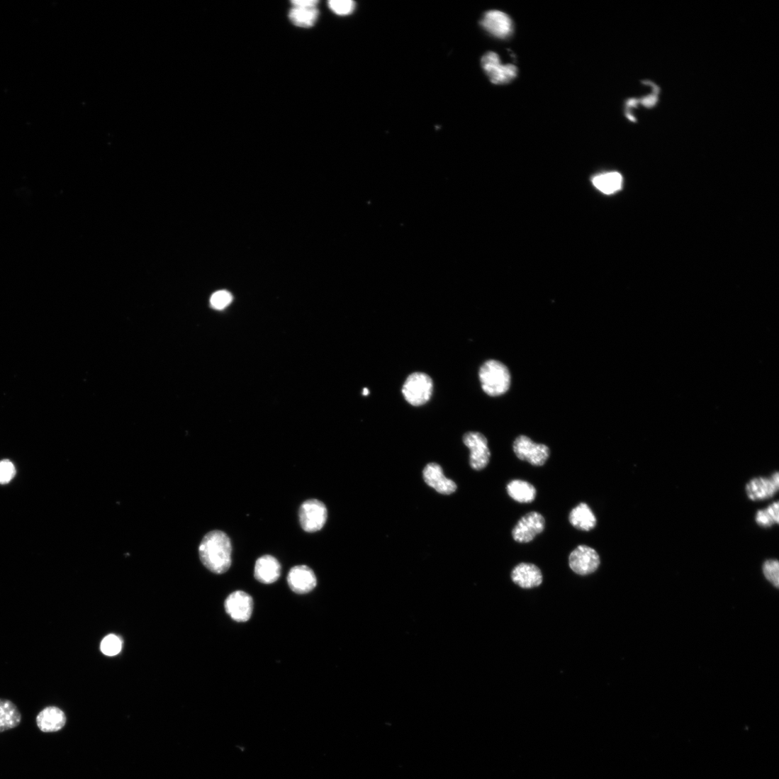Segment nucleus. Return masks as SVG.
<instances>
[{
	"label": "nucleus",
	"instance_id": "nucleus-3",
	"mask_svg": "<svg viewBox=\"0 0 779 779\" xmlns=\"http://www.w3.org/2000/svg\"><path fill=\"white\" fill-rule=\"evenodd\" d=\"M433 392L432 379L423 373L410 375L405 381L402 393L405 400L415 406L427 403Z\"/></svg>",
	"mask_w": 779,
	"mask_h": 779
},
{
	"label": "nucleus",
	"instance_id": "nucleus-21",
	"mask_svg": "<svg viewBox=\"0 0 779 779\" xmlns=\"http://www.w3.org/2000/svg\"><path fill=\"white\" fill-rule=\"evenodd\" d=\"M593 183L603 194H612L622 189L623 178L620 173L610 172L596 176Z\"/></svg>",
	"mask_w": 779,
	"mask_h": 779
},
{
	"label": "nucleus",
	"instance_id": "nucleus-11",
	"mask_svg": "<svg viewBox=\"0 0 779 779\" xmlns=\"http://www.w3.org/2000/svg\"><path fill=\"white\" fill-rule=\"evenodd\" d=\"M225 608L230 618L236 622L250 621L254 610V600L250 595L243 591L231 593L225 600Z\"/></svg>",
	"mask_w": 779,
	"mask_h": 779
},
{
	"label": "nucleus",
	"instance_id": "nucleus-1",
	"mask_svg": "<svg viewBox=\"0 0 779 779\" xmlns=\"http://www.w3.org/2000/svg\"><path fill=\"white\" fill-rule=\"evenodd\" d=\"M198 554L203 566L217 575H222L230 568L232 544L228 536L221 530H213L203 537Z\"/></svg>",
	"mask_w": 779,
	"mask_h": 779
},
{
	"label": "nucleus",
	"instance_id": "nucleus-9",
	"mask_svg": "<svg viewBox=\"0 0 779 779\" xmlns=\"http://www.w3.org/2000/svg\"><path fill=\"white\" fill-rule=\"evenodd\" d=\"M327 517V511L325 505L318 500H307L301 506L300 522L306 532L319 531L325 525Z\"/></svg>",
	"mask_w": 779,
	"mask_h": 779
},
{
	"label": "nucleus",
	"instance_id": "nucleus-12",
	"mask_svg": "<svg viewBox=\"0 0 779 779\" xmlns=\"http://www.w3.org/2000/svg\"><path fill=\"white\" fill-rule=\"evenodd\" d=\"M481 25L491 35L499 38L509 37L514 30L513 23L509 16L499 11L486 13Z\"/></svg>",
	"mask_w": 779,
	"mask_h": 779
},
{
	"label": "nucleus",
	"instance_id": "nucleus-7",
	"mask_svg": "<svg viewBox=\"0 0 779 779\" xmlns=\"http://www.w3.org/2000/svg\"><path fill=\"white\" fill-rule=\"evenodd\" d=\"M545 526L546 520L542 514L537 512H529L515 525L512 532V538L517 543H529L542 534Z\"/></svg>",
	"mask_w": 779,
	"mask_h": 779
},
{
	"label": "nucleus",
	"instance_id": "nucleus-28",
	"mask_svg": "<svg viewBox=\"0 0 779 779\" xmlns=\"http://www.w3.org/2000/svg\"><path fill=\"white\" fill-rule=\"evenodd\" d=\"M232 297L230 293L220 291L214 293L211 299L212 306L216 310H223L232 302Z\"/></svg>",
	"mask_w": 779,
	"mask_h": 779
},
{
	"label": "nucleus",
	"instance_id": "nucleus-30",
	"mask_svg": "<svg viewBox=\"0 0 779 779\" xmlns=\"http://www.w3.org/2000/svg\"><path fill=\"white\" fill-rule=\"evenodd\" d=\"M369 393H370V391H369L366 388H364L363 390V395L367 396Z\"/></svg>",
	"mask_w": 779,
	"mask_h": 779
},
{
	"label": "nucleus",
	"instance_id": "nucleus-5",
	"mask_svg": "<svg viewBox=\"0 0 779 779\" xmlns=\"http://www.w3.org/2000/svg\"><path fill=\"white\" fill-rule=\"evenodd\" d=\"M779 490V473L775 471L769 476L751 478L745 486L747 498L754 503L763 502L775 497Z\"/></svg>",
	"mask_w": 779,
	"mask_h": 779
},
{
	"label": "nucleus",
	"instance_id": "nucleus-4",
	"mask_svg": "<svg viewBox=\"0 0 779 779\" xmlns=\"http://www.w3.org/2000/svg\"><path fill=\"white\" fill-rule=\"evenodd\" d=\"M513 450L518 459L534 466H544L551 454L547 445L536 443L525 435H520L515 439Z\"/></svg>",
	"mask_w": 779,
	"mask_h": 779
},
{
	"label": "nucleus",
	"instance_id": "nucleus-25",
	"mask_svg": "<svg viewBox=\"0 0 779 779\" xmlns=\"http://www.w3.org/2000/svg\"><path fill=\"white\" fill-rule=\"evenodd\" d=\"M122 649L121 639L114 634L106 636L101 644V650L106 656L113 657L120 653Z\"/></svg>",
	"mask_w": 779,
	"mask_h": 779
},
{
	"label": "nucleus",
	"instance_id": "nucleus-29",
	"mask_svg": "<svg viewBox=\"0 0 779 779\" xmlns=\"http://www.w3.org/2000/svg\"><path fill=\"white\" fill-rule=\"evenodd\" d=\"M318 4L317 0H295V1H292L293 7L299 8H316Z\"/></svg>",
	"mask_w": 779,
	"mask_h": 779
},
{
	"label": "nucleus",
	"instance_id": "nucleus-18",
	"mask_svg": "<svg viewBox=\"0 0 779 779\" xmlns=\"http://www.w3.org/2000/svg\"><path fill=\"white\" fill-rule=\"evenodd\" d=\"M571 525L582 531H590L597 525V519L591 508L584 503L573 508L568 516Z\"/></svg>",
	"mask_w": 779,
	"mask_h": 779
},
{
	"label": "nucleus",
	"instance_id": "nucleus-22",
	"mask_svg": "<svg viewBox=\"0 0 779 779\" xmlns=\"http://www.w3.org/2000/svg\"><path fill=\"white\" fill-rule=\"evenodd\" d=\"M756 524L762 529H770L779 523V503L775 501L766 508L756 511L754 515Z\"/></svg>",
	"mask_w": 779,
	"mask_h": 779
},
{
	"label": "nucleus",
	"instance_id": "nucleus-8",
	"mask_svg": "<svg viewBox=\"0 0 779 779\" xmlns=\"http://www.w3.org/2000/svg\"><path fill=\"white\" fill-rule=\"evenodd\" d=\"M568 564L573 572L586 576L597 571L600 565V558L594 549L581 545L570 554Z\"/></svg>",
	"mask_w": 779,
	"mask_h": 779
},
{
	"label": "nucleus",
	"instance_id": "nucleus-6",
	"mask_svg": "<svg viewBox=\"0 0 779 779\" xmlns=\"http://www.w3.org/2000/svg\"><path fill=\"white\" fill-rule=\"evenodd\" d=\"M481 66L492 84H506L517 75V68L511 64L503 65L498 54L486 53L481 59Z\"/></svg>",
	"mask_w": 779,
	"mask_h": 779
},
{
	"label": "nucleus",
	"instance_id": "nucleus-19",
	"mask_svg": "<svg viewBox=\"0 0 779 779\" xmlns=\"http://www.w3.org/2000/svg\"><path fill=\"white\" fill-rule=\"evenodd\" d=\"M508 495L520 503H531L536 500L537 491L530 483L522 480H512L507 485Z\"/></svg>",
	"mask_w": 779,
	"mask_h": 779
},
{
	"label": "nucleus",
	"instance_id": "nucleus-17",
	"mask_svg": "<svg viewBox=\"0 0 779 779\" xmlns=\"http://www.w3.org/2000/svg\"><path fill=\"white\" fill-rule=\"evenodd\" d=\"M281 575V565L278 560L271 555L259 558L255 565V578L263 584H272L278 581Z\"/></svg>",
	"mask_w": 779,
	"mask_h": 779
},
{
	"label": "nucleus",
	"instance_id": "nucleus-23",
	"mask_svg": "<svg viewBox=\"0 0 779 779\" xmlns=\"http://www.w3.org/2000/svg\"><path fill=\"white\" fill-rule=\"evenodd\" d=\"M318 14L316 8L293 7L289 13V18L296 26L308 28L316 23Z\"/></svg>",
	"mask_w": 779,
	"mask_h": 779
},
{
	"label": "nucleus",
	"instance_id": "nucleus-16",
	"mask_svg": "<svg viewBox=\"0 0 779 779\" xmlns=\"http://www.w3.org/2000/svg\"><path fill=\"white\" fill-rule=\"evenodd\" d=\"M66 723L65 712L57 707H47L36 717L38 728L45 733L59 732L65 727Z\"/></svg>",
	"mask_w": 779,
	"mask_h": 779
},
{
	"label": "nucleus",
	"instance_id": "nucleus-24",
	"mask_svg": "<svg viewBox=\"0 0 779 779\" xmlns=\"http://www.w3.org/2000/svg\"><path fill=\"white\" fill-rule=\"evenodd\" d=\"M764 578L776 588L779 586V564L775 559H768L762 565Z\"/></svg>",
	"mask_w": 779,
	"mask_h": 779
},
{
	"label": "nucleus",
	"instance_id": "nucleus-10",
	"mask_svg": "<svg viewBox=\"0 0 779 779\" xmlns=\"http://www.w3.org/2000/svg\"><path fill=\"white\" fill-rule=\"evenodd\" d=\"M466 446L470 449V465L476 471L484 469L488 464L491 452L486 437L480 432H470L463 438Z\"/></svg>",
	"mask_w": 779,
	"mask_h": 779
},
{
	"label": "nucleus",
	"instance_id": "nucleus-2",
	"mask_svg": "<svg viewBox=\"0 0 779 779\" xmlns=\"http://www.w3.org/2000/svg\"><path fill=\"white\" fill-rule=\"evenodd\" d=\"M479 379L483 391L489 396H500L508 391L511 385V374L503 362L491 359L480 368Z\"/></svg>",
	"mask_w": 779,
	"mask_h": 779
},
{
	"label": "nucleus",
	"instance_id": "nucleus-26",
	"mask_svg": "<svg viewBox=\"0 0 779 779\" xmlns=\"http://www.w3.org/2000/svg\"><path fill=\"white\" fill-rule=\"evenodd\" d=\"M329 7L335 14L345 16L352 14L356 6L352 0H331Z\"/></svg>",
	"mask_w": 779,
	"mask_h": 779
},
{
	"label": "nucleus",
	"instance_id": "nucleus-15",
	"mask_svg": "<svg viewBox=\"0 0 779 779\" xmlns=\"http://www.w3.org/2000/svg\"><path fill=\"white\" fill-rule=\"evenodd\" d=\"M423 477L426 483L441 495H452L458 488L456 483L446 478L442 467L435 463H431L425 468Z\"/></svg>",
	"mask_w": 779,
	"mask_h": 779
},
{
	"label": "nucleus",
	"instance_id": "nucleus-27",
	"mask_svg": "<svg viewBox=\"0 0 779 779\" xmlns=\"http://www.w3.org/2000/svg\"><path fill=\"white\" fill-rule=\"evenodd\" d=\"M16 471L13 464L9 460L0 461V484H6L12 481Z\"/></svg>",
	"mask_w": 779,
	"mask_h": 779
},
{
	"label": "nucleus",
	"instance_id": "nucleus-13",
	"mask_svg": "<svg viewBox=\"0 0 779 779\" xmlns=\"http://www.w3.org/2000/svg\"><path fill=\"white\" fill-rule=\"evenodd\" d=\"M288 583L295 593L304 595L315 589L317 585V579L314 571L310 567L301 565L291 569Z\"/></svg>",
	"mask_w": 779,
	"mask_h": 779
},
{
	"label": "nucleus",
	"instance_id": "nucleus-20",
	"mask_svg": "<svg viewBox=\"0 0 779 779\" xmlns=\"http://www.w3.org/2000/svg\"><path fill=\"white\" fill-rule=\"evenodd\" d=\"M22 714L17 706L10 700L0 699V733L18 727Z\"/></svg>",
	"mask_w": 779,
	"mask_h": 779
},
{
	"label": "nucleus",
	"instance_id": "nucleus-14",
	"mask_svg": "<svg viewBox=\"0 0 779 779\" xmlns=\"http://www.w3.org/2000/svg\"><path fill=\"white\" fill-rule=\"evenodd\" d=\"M511 578L514 583L524 589H531L540 586L543 583L541 569L535 564L521 563L512 571Z\"/></svg>",
	"mask_w": 779,
	"mask_h": 779
}]
</instances>
